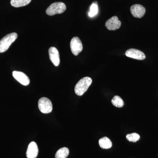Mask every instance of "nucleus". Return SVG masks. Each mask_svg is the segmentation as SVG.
<instances>
[{"label": "nucleus", "instance_id": "obj_1", "mask_svg": "<svg viewBox=\"0 0 158 158\" xmlns=\"http://www.w3.org/2000/svg\"><path fill=\"white\" fill-rule=\"evenodd\" d=\"M92 80L89 77H85L80 80L75 87V92L78 96H82L91 85Z\"/></svg>", "mask_w": 158, "mask_h": 158}, {"label": "nucleus", "instance_id": "obj_2", "mask_svg": "<svg viewBox=\"0 0 158 158\" xmlns=\"http://www.w3.org/2000/svg\"><path fill=\"white\" fill-rule=\"evenodd\" d=\"M18 34L12 33L5 36L0 40V53H3L8 50L11 44L16 40Z\"/></svg>", "mask_w": 158, "mask_h": 158}, {"label": "nucleus", "instance_id": "obj_3", "mask_svg": "<svg viewBox=\"0 0 158 158\" xmlns=\"http://www.w3.org/2000/svg\"><path fill=\"white\" fill-rule=\"evenodd\" d=\"M66 9V6L64 3L58 2L51 4L46 9V12L48 15L52 16L56 14H62Z\"/></svg>", "mask_w": 158, "mask_h": 158}, {"label": "nucleus", "instance_id": "obj_4", "mask_svg": "<svg viewBox=\"0 0 158 158\" xmlns=\"http://www.w3.org/2000/svg\"><path fill=\"white\" fill-rule=\"evenodd\" d=\"M38 104L39 110L43 113L48 114L52 111V104L47 98L43 97L40 99Z\"/></svg>", "mask_w": 158, "mask_h": 158}, {"label": "nucleus", "instance_id": "obj_5", "mask_svg": "<svg viewBox=\"0 0 158 158\" xmlns=\"http://www.w3.org/2000/svg\"><path fill=\"white\" fill-rule=\"evenodd\" d=\"M71 50L74 56H77L83 50V44L80 38L74 37L71 40L70 44Z\"/></svg>", "mask_w": 158, "mask_h": 158}, {"label": "nucleus", "instance_id": "obj_6", "mask_svg": "<svg viewBox=\"0 0 158 158\" xmlns=\"http://www.w3.org/2000/svg\"><path fill=\"white\" fill-rule=\"evenodd\" d=\"M125 55L127 56L137 60H143L146 58L145 54L136 49L131 48L126 52Z\"/></svg>", "mask_w": 158, "mask_h": 158}, {"label": "nucleus", "instance_id": "obj_7", "mask_svg": "<svg viewBox=\"0 0 158 158\" xmlns=\"http://www.w3.org/2000/svg\"><path fill=\"white\" fill-rule=\"evenodd\" d=\"M121 25V22L116 16L111 17L106 22L105 26L110 31H116L119 29Z\"/></svg>", "mask_w": 158, "mask_h": 158}, {"label": "nucleus", "instance_id": "obj_8", "mask_svg": "<svg viewBox=\"0 0 158 158\" xmlns=\"http://www.w3.org/2000/svg\"><path fill=\"white\" fill-rule=\"evenodd\" d=\"M12 75L15 79L21 84L24 86H27L30 83L28 77L22 72L14 71L12 72Z\"/></svg>", "mask_w": 158, "mask_h": 158}, {"label": "nucleus", "instance_id": "obj_9", "mask_svg": "<svg viewBox=\"0 0 158 158\" xmlns=\"http://www.w3.org/2000/svg\"><path fill=\"white\" fill-rule=\"evenodd\" d=\"M130 10L133 16L138 18H141L143 17L146 12L144 6L139 4H136L131 6Z\"/></svg>", "mask_w": 158, "mask_h": 158}, {"label": "nucleus", "instance_id": "obj_10", "mask_svg": "<svg viewBox=\"0 0 158 158\" xmlns=\"http://www.w3.org/2000/svg\"><path fill=\"white\" fill-rule=\"evenodd\" d=\"M49 56L51 62L56 66H59L60 64V56L59 51L56 48L52 47L49 49Z\"/></svg>", "mask_w": 158, "mask_h": 158}, {"label": "nucleus", "instance_id": "obj_11", "mask_svg": "<svg viewBox=\"0 0 158 158\" xmlns=\"http://www.w3.org/2000/svg\"><path fill=\"white\" fill-rule=\"evenodd\" d=\"M39 149L37 143L32 141L29 144L26 155L27 158H36L38 156Z\"/></svg>", "mask_w": 158, "mask_h": 158}, {"label": "nucleus", "instance_id": "obj_12", "mask_svg": "<svg viewBox=\"0 0 158 158\" xmlns=\"http://www.w3.org/2000/svg\"><path fill=\"white\" fill-rule=\"evenodd\" d=\"M99 144L100 147L103 149H109L112 146L111 140L106 137L101 138L99 141Z\"/></svg>", "mask_w": 158, "mask_h": 158}, {"label": "nucleus", "instance_id": "obj_13", "mask_svg": "<svg viewBox=\"0 0 158 158\" xmlns=\"http://www.w3.org/2000/svg\"><path fill=\"white\" fill-rule=\"evenodd\" d=\"M32 0H11V4L15 8L27 6Z\"/></svg>", "mask_w": 158, "mask_h": 158}, {"label": "nucleus", "instance_id": "obj_14", "mask_svg": "<svg viewBox=\"0 0 158 158\" xmlns=\"http://www.w3.org/2000/svg\"><path fill=\"white\" fill-rule=\"evenodd\" d=\"M69 154V150L66 147H63L57 152L55 156L56 158H66Z\"/></svg>", "mask_w": 158, "mask_h": 158}, {"label": "nucleus", "instance_id": "obj_15", "mask_svg": "<svg viewBox=\"0 0 158 158\" xmlns=\"http://www.w3.org/2000/svg\"><path fill=\"white\" fill-rule=\"evenodd\" d=\"M112 103L113 106L118 108H121L124 106V102L122 99L118 96H115L112 100Z\"/></svg>", "mask_w": 158, "mask_h": 158}, {"label": "nucleus", "instance_id": "obj_16", "mask_svg": "<svg viewBox=\"0 0 158 158\" xmlns=\"http://www.w3.org/2000/svg\"><path fill=\"white\" fill-rule=\"evenodd\" d=\"M98 6L96 2H94L90 7V10L88 13L89 17H93L96 15L98 12Z\"/></svg>", "mask_w": 158, "mask_h": 158}, {"label": "nucleus", "instance_id": "obj_17", "mask_svg": "<svg viewBox=\"0 0 158 158\" xmlns=\"http://www.w3.org/2000/svg\"><path fill=\"white\" fill-rule=\"evenodd\" d=\"M127 139L131 142H135L140 139V136L137 133H134L128 134L126 136Z\"/></svg>", "mask_w": 158, "mask_h": 158}]
</instances>
